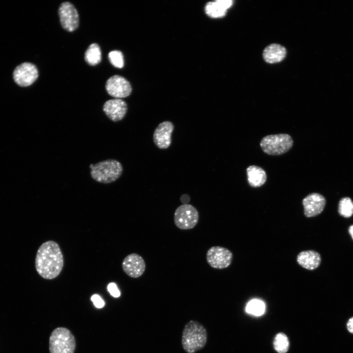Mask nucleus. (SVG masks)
I'll return each instance as SVG.
<instances>
[{
    "label": "nucleus",
    "instance_id": "f8f14e48",
    "mask_svg": "<svg viewBox=\"0 0 353 353\" xmlns=\"http://www.w3.org/2000/svg\"><path fill=\"white\" fill-rule=\"evenodd\" d=\"M124 271L129 277L137 278L141 276L146 269L144 259L137 253H131L126 256L122 263Z\"/></svg>",
    "mask_w": 353,
    "mask_h": 353
},
{
    "label": "nucleus",
    "instance_id": "39448f33",
    "mask_svg": "<svg viewBox=\"0 0 353 353\" xmlns=\"http://www.w3.org/2000/svg\"><path fill=\"white\" fill-rule=\"evenodd\" d=\"M293 144L292 137L288 134L280 133L266 136L261 139L260 145L267 154L279 155L289 151Z\"/></svg>",
    "mask_w": 353,
    "mask_h": 353
},
{
    "label": "nucleus",
    "instance_id": "393cba45",
    "mask_svg": "<svg viewBox=\"0 0 353 353\" xmlns=\"http://www.w3.org/2000/svg\"><path fill=\"white\" fill-rule=\"evenodd\" d=\"M91 301L93 302L95 306L99 308H102L104 306L105 303L101 298L97 294L93 295L91 298Z\"/></svg>",
    "mask_w": 353,
    "mask_h": 353
},
{
    "label": "nucleus",
    "instance_id": "f03ea898",
    "mask_svg": "<svg viewBox=\"0 0 353 353\" xmlns=\"http://www.w3.org/2000/svg\"><path fill=\"white\" fill-rule=\"evenodd\" d=\"M207 334L204 326L196 321L191 320L185 326L181 343L183 349L188 353H194L205 345Z\"/></svg>",
    "mask_w": 353,
    "mask_h": 353
},
{
    "label": "nucleus",
    "instance_id": "cd10ccee",
    "mask_svg": "<svg viewBox=\"0 0 353 353\" xmlns=\"http://www.w3.org/2000/svg\"><path fill=\"white\" fill-rule=\"evenodd\" d=\"M349 233L353 240V225L349 227Z\"/></svg>",
    "mask_w": 353,
    "mask_h": 353
},
{
    "label": "nucleus",
    "instance_id": "5701e85b",
    "mask_svg": "<svg viewBox=\"0 0 353 353\" xmlns=\"http://www.w3.org/2000/svg\"><path fill=\"white\" fill-rule=\"evenodd\" d=\"M108 58L111 64L115 67L122 68L124 65V56L120 50L111 51L108 53Z\"/></svg>",
    "mask_w": 353,
    "mask_h": 353
},
{
    "label": "nucleus",
    "instance_id": "412c9836",
    "mask_svg": "<svg viewBox=\"0 0 353 353\" xmlns=\"http://www.w3.org/2000/svg\"><path fill=\"white\" fill-rule=\"evenodd\" d=\"M339 214L345 217L349 218L353 214V202L349 197L342 198L338 203Z\"/></svg>",
    "mask_w": 353,
    "mask_h": 353
},
{
    "label": "nucleus",
    "instance_id": "f257e3e1",
    "mask_svg": "<svg viewBox=\"0 0 353 353\" xmlns=\"http://www.w3.org/2000/svg\"><path fill=\"white\" fill-rule=\"evenodd\" d=\"M63 265V254L56 242L48 241L39 247L35 257V268L41 277L47 279L56 277Z\"/></svg>",
    "mask_w": 353,
    "mask_h": 353
},
{
    "label": "nucleus",
    "instance_id": "6e6552de",
    "mask_svg": "<svg viewBox=\"0 0 353 353\" xmlns=\"http://www.w3.org/2000/svg\"><path fill=\"white\" fill-rule=\"evenodd\" d=\"M38 75L37 67L30 62H24L19 65L13 72L15 82L21 87L31 85L36 80Z\"/></svg>",
    "mask_w": 353,
    "mask_h": 353
},
{
    "label": "nucleus",
    "instance_id": "dca6fc26",
    "mask_svg": "<svg viewBox=\"0 0 353 353\" xmlns=\"http://www.w3.org/2000/svg\"><path fill=\"white\" fill-rule=\"evenodd\" d=\"M232 4L233 1L231 0H217L209 2L205 7V11L211 18H221L226 15L227 10Z\"/></svg>",
    "mask_w": 353,
    "mask_h": 353
},
{
    "label": "nucleus",
    "instance_id": "bb28decb",
    "mask_svg": "<svg viewBox=\"0 0 353 353\" xmlns=\"http://www.w3.org/2000/svg\"><path fill=\"white\" fill-rule=\"evenodd\" d=\"M180 201L183 204H188L190 201V197L187 194L182 195L180 197Z\"/></svg>",
    "mask_w": 353,
    "mask_h": 353
},
{
    "label": "nucleus",
    "instance_id": "1a4fd4ad",
    "mask_svg": "<svg viewBox=\"0 0 353 353\" xmlns=\"http://www.w3.org/2000/svg\"><path fill=\"white\" fill-rule=\"evenodd\" d=\"M58 14L62 27L72 32L76 29L79 25V16L77 10L71 2L62 3L58 9Z\"/></svg>",
    "mask_w": 353,
    "mask_h": 353
},
{
    "label": "nucleus",
    "instance_id": "b1692460",
    "mask_svg": "<svg viewBox=\"0 0 353 353\" xmlns=\"http://www.w3.org/2000/svg\"><path fill=\"white\" fill-rule=\"evenodd\" d=\"M107 290L113 297L118 298L121 295L120 291L115 283H110L107 286Z\"/></svg>",
    "mask_w": 353,
    "mask_h": 353
},
{
    "label": "nucleus",
    "instance_id": "423d86ee",
    "mask_svg": "<svg viewBox=\"0 0 353 353\" xmlns=\"http://www.w3.org/2000/svg\"><path fill=\"white\" fill-rule=\"evenodd\" d=\"M199 215L197 209L189 204H183L178 206L174 214V223L178 228L190 229L197 224Z\"/></svg>",
    "mask_w": 353,
    "mask_h": 353
},
{
    "label": "nucleus",
    "instance_id": "f3484780",
    "mask_svg": "<svg viewBox=\"0 0 353 353\" xmlns=\"http://www.w3.org/2000/svg\"><path fill=\"white\" fill-rule=\"evenodd\" d=\"M286 49L278 44H272L264 50L263 57L268 63H276L281 62L285 57Z\"/></svg>",
    "mask_w": 353,
    "mask_h": 353
},
{
    "label": "nucleus",
    "instance_id": "4468645a",
    "mask_svg": "<svg viewBox=\"0 0 353 353\" xmlns=\"http://www.w3.org/2000/svg\"><path fill=\"white\" fill-rule=\"evenodd\" d=\"M127 110L126 102L120 99L109 100L104 103L103 111L113 122H118L122 120L125 116Z\"/></svg>",
    "mask_w": 353,
    "mask_h": 353
},
{
    "label": "nucleus",
    "instance_id": "ddd939ff",
    "mask_svg": "<svg viewBox=\"0 0 353 353\" xmlns=\"http://www.w3.org/2000/svg\"><path fill=\"white\" fill-rule=\"evenodd\" d=\"M174 127V125L171 122L164 121L159 124L155 128L153 139L155 145L158 148L166 149L170 146Z\"/></svg>",
    "mask_w": 353,
    "mask_h": 353
},
{
    "label": "nucleus",
    "instance_id": "4be33fe9",
    "mask_svg": "<svg viewBox=\"0 0 353 353\" xmlns=\"http://www.w3.org/2000/svg\"><path fill=\"white\" fill-rule=\"evenodd\" d=\"M274 345L275 350L278 353H285L287 352L289 342L286 335L283 333L277 334L275 337Z\"/></svg>",
    "mask_w": 353,
    "mask_h": 353
},
{
    "label": "nucleus",
    "instance_id": "20e7f679",
    "mask_svg": "<svg viewBox=\"0 0 353 353\" xmlns=\"http://www.w3.org/2000/svg\"><path fill=\"white\" fill-rule=\"evenodd\" d=\"M76 341L71 331L65 328H58L51 332L49 340L50 353H74Z\"/></svg>",
    "mask_w": 353,
    "mask_h": 353
},
{
    "label": "nucleus",
    "instance_id": "0eeeda50",
    "mask_svg": "<svg viewBox=\"0 0 353 353\" xmlns=\"http://www.w3.org/2000/svg\"><path fill=\"white\" fill-rule=\"evenodd\" d=\"M233 255L227 248L220 246L211 247L206 254L208 264L213 268L223 269L227 268L231 263Z\"/></svg>",
    "mask_w": 353,
    "mask_h": 353
},
{
    "label": "nucleus",
    "instance_id": "aec40b11",
    "mask_svg": "<svg viewBox=\"0 0 353 353\" xmlns=\"http://www.w3.org/2000/svg\"><path fill=\"white\" fill-rule=\"evenodd\" d=\"M265 310L264 303L258 299L250 301L246 307V312L251 315L259 316L262 315Z\"/></svg>",
    "mask_w": 353,
    "mask_h": 353
},
{
    "label": "nucleus",
    "instance_id": "a878e982",
    "mask_svg": "<svg viewBox=\"0 0 353 353\" xmlns=\"http://www.w3.org/2000/svg\"><path fill=\"white\" fill-rule=\"evenodd\" d=\"M347 328L350 332L353 333V317L348 320L347 323Z\"/></svg>",
    "mask_w": 353,
    "mask_h": 353
},
{
    "label": "nucleus",
    "instance_id": "9d476101",
    "mask_svg": "<svg viewBox=\"0 0 353 353\" xmlns=\"http://www.w3.org/2000/svg\"><path fill=\"white\" fill-rule=\"evenodd\" d=\"M105 88L109 95L116 99L126 98L132 91L129 82L119 75H115L108 78L106 82Z\"/></svg>",
    "mask_w": 353,
    "mask_h": 353
},
{
    "label": "nucleus",
    "instance_id": "a211bd4d",
    "mask_svg": "<svg viewBox=\"0 0 353 353\" xmlns=\"http://www.w3.org/2000/svg\"><path fill=\"white\" fill-rule=\"evenodd\" d=\"M248 182L249 185L254 188L262 186L266 181L267 175L261 167L251 165L247 168Z\"/></svg>",
    "mask_w": 353,
    "mask_h": 353
},
{
    "label": "nucleus",
    "instance_id": "7ed1b4c3",
    "mask_svg": "<svg viewBox=\"0 0 353 353\" xmlns=\"http://www.w3.org/2000/svg\"><path fill=\"white\" fill-rule=\"evenodd\" d=\"M90 175L95 181L102 183H112L122 175L123 166L115 159H107L90 165Z\"/></svg>",
    "mask_w": 353,
    "mask_h": 353
},
{
    "label": "nucleus",
    "instance_id": "9b49d317",
    "mask_svg": "<svg viewBox=\"0 0 353 353\" xmlns=\"http://www.w3.org/2000/svg\"><path fill=\"white\" fill-rule=\"evenodd\" d=\"M326 203V199L321 194L318 193L309 194L302 201L304 216L310 218L319 215L324 210Z\"/></svg>",
    "mask_w": 353,
    "mask_h": 353
},
{
    "label": "nucleus",
    "instance_id": "6ab92c4d",
    "mask_svg": "<svg viewBox=\"0 0 353 353\" xmlns=\"http://www.w3.org/2000/svg\"><path fill=\"white\" fill-rule=\"evenodd\" d=\"M85 60L91 66L96 65L101 61V50L97 44L93 43L89 46L85 53Z\"/></svg>",
    "mask_w": 353,
    "mask_h": 353
},
{
    "label": "nucleus",
    "instance_id": "2eb2a0df",
    "mask_svg": "<svg viewBox=\"0 0 353 353\" xmlns=\"http://www.w3.org/2000/svg\"><path fill=\"white\" fill-rule=\"evenodd\" d=\"M297 261L303 268L314 270L320 266L321 257L320 253L315 251H303L297 255Z\"/></svg>",
    "mask_w": 353,
    "mask_h": 353
}]
</instances>
